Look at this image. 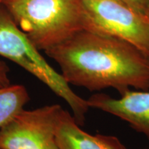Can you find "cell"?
<instances>
[{
  "label": "cell",
  "instance_id": "3",
  "mask_svg": "<svg viewBox=\"0 0 149 149\" xmlns=\"http://www.w3.org/2000/svg\"><path fill=\"white\" fill-rule=\"evenodd\" d=\"M26 35L19 28L3 3H0V55L10 59L47 86L64 100L79 126L84 124L90 107L86 100L76 94L48 63Z\"/></svg>",
  "mask_w": 149,
  "mask_h": 149
},
{
  "label": "cell",
  "instance_id": "5",
  "mask_svg": "<svg viewBox=\"0 0 149 149\" xmlns=\"http://www.w3.org/2000/svg\"><path fill=\"white\" fill-rule=\"evenodd\" d=\"M90 29L117 37L138 48L149 58V19L120 0H84Z\"/></svg>",
  "mask_w": 149,
  "mask_h": 149
},
{
  "label": "cell",
  "instance_id": "9",
  "mask_svg": "<svg viewBox=\"0 0 149 149\" xmlns=\"http://www.w3.org/2000/svg\"><path fill=\"white\" fill-rule=\"evenodd\" d=\"M120 1L136 13L148 18L149 0H120Z\"/></svg>",
  "mask_w": 149,
  "mask_h": 149
},
{
  "label": "cell",
  "instance_id": "13",
  "mask_svg": "<svg viewBox=\"0 0 149 149\" xmlns=\"http://www.w3.org/2000/svg\"><path fill=\"white\" fill-rule=\"evenodd\" d=\"M148 18H149V15H148Z\"/></svg>",
  "mask_w": 149,
  "mask_h": 149
},
{
  "label": "cell",
  "instance_id": "12",
  "mask_svg": "<svg viewBox=\"0 0 149 149\" xmlns=\"http://www.w3.org/2000/svg\"><path fill=\"white\" fill-rule=\"evenodd\" d=\"M2 1V0H0V1Z\"/></svg>",
  "mask_w": 149,
  "mask_h": 149
},
{
  "label": "cell",
  "instance_id": "8",
  "mask_svg": "<svg viewBox=\"0 0 149 149\" xmlns=\"http://www.w3.org/2000/svg\"><path fill=\"white\" fill-rule=\"evenodd\" d=\"M30 100L27 89L23 85H10L0 88V127L24 109Z\"/></svg>",
  "mask_w": 149,
  "mask_h": 149
},
{
  "label": "cell",
  "instance_id": "11",
  "mask_svg": "<svg viewBox=\"0 0 149 149\" xmlns=\"http://www.w3.org/2000/svg\"><path fill=\"white\" fill-rule=\"evenodd\" d=\"M146 149H149V147H148V148H146Z\"/></svg>",
  "mask_w": 149,
  "mask_h": 149
},
{
  "label": "cell",
  "instance_id": "10",
  "mask_svg": "<svg viewBox=\"0 0 149 149\" xmlns=\"http://www.w3.org/2000/svg\"><path fill=\"white\" fill-rule=\"evenodd\" d=\"M10 68L4 61L0 60V88H5L10 85L8 73Z\"/></svg>",
  "mask_w": 149,
  "mask_h": 149
},
{
  "label": "cell",
  "instance_id": "14",
  "mask_svg": "<svg viewBox=\"0 0 149 149\" xmlns=\"http://www.w3.org/2000/svg\"><path fill=\"white\" fill-rule=\"evenodd\" d=\"M0 149H1V148H0Z\"/></svg>",
  "mask_w": 149,
  "mask_h": 149
},
{
  "label": "cell",
  "instance_id": "2",
  "mask_svg": "<svg viewBox=\"0 0 149 149\" xmlns=\"http://www.w3.org/2000/svg\"><path fill=\"white\" fill-rule=\"evenodd\" d=\"M0 3L39 51H46L78 31L90 29L84 0H2Z\"/></svg>",
  "mask_w": 149,
  "mask_h": 149
},
{
  "label": "cell",
  "instance_id": "4",
  "mask_svg": "<svg viewBox=\"0 0 149 149\" xmlns=\"http://www.w3.org/2000/svg\"><path fill=\"white\" fill-rule=\"evenodd\" d=\"M63 111L59 104L21 110L0 127V148L59 149L56 132Z\"/></svg>",
  "mask_w": 149,
  "mask_h": 149
},
{
  "label": "cell",
  "instance_id": "6",
  "mask_svg": "<svg viewBox=\"0 0 149 149\" xmlns=\"http://www.w3.org/2000/svg\"><path fill=\"white\" fill-rule=\"evenodd\" d=\"M86 100L90 109L117 117L149 139V90H130L120 98L98 93Z\"/></svg>",
  "mask_w": 149,
  "mask_h": 149
},
{
  "label": "cell",
  "instance_id": "1",
  "mask_svg": "<svg viewBox=\"0 0 149 149\" xmlns=\"http://www.w3.org/2000/svg\"><path fill=\"white\" fill-rule=\"evenodd\" d=\"M44 52L69 84L90 91L112 88L121 95L149 90V58L117 37L81 30Z\"/></svg>",
  "mask_w": 149,
  "mask_h": 149
},
{
  "label": "cell",
  "instance_id": "7",
  "mask_svg": "<svg viewBox=\"0 0 149 149\" xmlns=\"http://www.w3.org/2000/svg\"><path fill=\"white\" fill-rule=\"evenodd\" d=\"M56 141L59 149H128L116 136L84 131L73 115L64 109L57 126Z\"/></svg>",
  "mask_w": 149,
  "mask_h": 149
}]
</instances>
